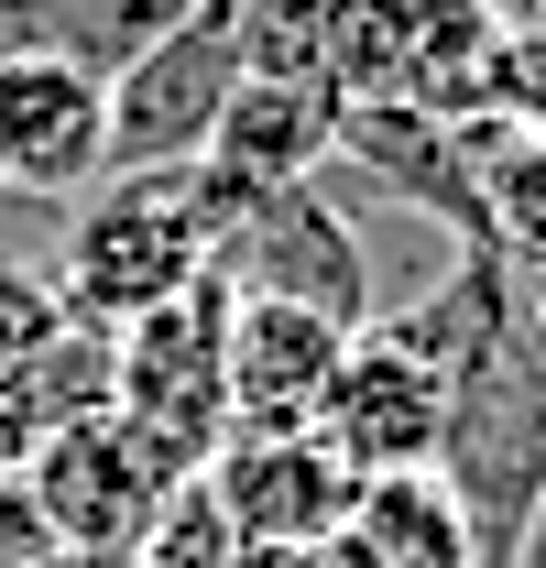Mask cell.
<instances>
[{
    "label": "cell",
    "instance_id": "6",
    "mask_svg": "<svg viewBox=\"0 0 546 568\" xmlns=\"http://www.w3.org/2000/svg\"><path fill=\"white\" fill-rule=\"evenodd\" d=\"M241 88V0H175L110 67V164H198Z\"/></svg>",
    "mask_w": 546,
    "mask_h": 568
},
{
    "label": "cell",
    "instance_id": "9",
    "mask_svg": "<svg viewBox=\"0 0 546 568\" xmlns=\"http://www.w3.org/2000/svg\"><path fill=\"white\" fill-rule=\"evenodd\" d=\"M110 175V77L55 44H0V197L77 209Z\"/></svg>",
    "mask_w": 546,
    "mask_h": 568
},
{
    "label": "cell",
    "instance_id": "2",
    "mask_svg": "<svg viewBox=\"0 0 546 568\" xmlns=\"http://www.w3.org/2000/svg\"><path fill=\"white\" fill-rule=\"evenodd\" d=\"M208 274V186L198 164H110L55 230V295L99 328H132L142 306Z\"/></svg>",
    "mask_w": 546,
    "mask_h": 568
},
{
    "label": "cell",
    "instance_id": "14",
    "mask_svg": "<svg viewBox=\"0 0 546 568\" xmlns=\"http://www.w3.org/2000/svg\"><path fill=\"white\" fill-rule=\"evenodd\" d=\"M350 328L284 295H230V426H306Z\"/></svg>",
    "mask_w": 546,
    "mask_h": 568
},
{
    "label": "cell",
    "instance_id": "12",
    "mask_svg": "<svg viewBox=\"0 0 546 568\" xmlns=\"http://www.w3.org/2000/svg\"><path fill=\"white\" fill-rule=\"evenodd\" d=\"M340 175H361L372 197L437 219L481 241V164H471V121H437V110H405V99H350L340 110Z\"/></svg>",
    "mask_w": 546,
    "mask_h": 568
},
{
    "label": "cell",
    "instance_id": "19",
    "mask_svg": "<svg viewBox=\"0 0 546 568\" xmlns=\"http://www.w3.org/2000/svg\"><path fill=\"white\" fill-rule=\"evenodd\" d=\"M0 568H67L55 525H44V503L22 493V470H0Z\"/></svg>",
    "mask_w": 546,
    "mask_h": 568
},
{
    "label": "cell",
    "instance_id": "4",
    "mask_svg": "<svg viewBox=\"0 0 546 568\" xmlns=\"http://www.w3.org/2000/svg\"><path fill=\"white\" fill-rule=\"evenodd\" d=\"M11 470H22V493L44 503V525H55L67 568H132L142 525H153L164 493L186 481V459H175V448H153L121 405L55 426V437H44V448H22Z\"/></svg>",
    "mask_w": 546,
    "mask_h": 568
},
{
    "label": "cell",
    "instance_id": "11",
    "mask_svg": "<svg viewBox=\"0 0 546 568\" xmlns=\"http://www.w3.org/2000/svg\"><path fill=\"white\" fill-rule=\"evenodd\" d=\"M208 493L230 503V525L252 547H317V536L350 525L361 470H350L317 426H230L208 448Z\"/></svg>",
    "mask_w": 546,
    "mask_h": 568
},
{
    "label": "cell",
    "instance_id": "16",
    "mask_svg": "<svg viewBox=\"0 0 546 568\" xmlns=\"http://www.w3.org/2000/svg\"><path fill=\"white\" fill-rule=\"evenodd\" d=\"M471 164H481V241H503L514 263H546V132L471 121Z\"/></svg>",
    "mask_w": 546,
    "mask_h": 568
},
{
    "label": "cell",
    "instance_id": "5",
    "mask_svg": "<svg viewBox=\"0 0 546 568\" xmlns=\"http://www.w3.org/2000/svg\"><path fill=\"white\" fill-rule=\"evenodd\" d=\"M328 33V88L340 99H405L437 121L481 110V55H492V0H317Z\"/></svg>",
    "mask_w": 546,
    "mask_h": 568
},
{
    "label": "cell",
    "instance_id": "3",
    "mask_svg": "<svg viewBox=\"0 0 546 568\" xmlns=\"http://www.w3.org/2000/svg\"><path fill=\"white\" fill-rule=\"evenodd\" d=\"M208 274L230 284V295L317 306V317H340V328H372V317H383L372 241H361L350 197L328 186V164L295 175V186H208Z\"/></svg>",
    "mask_w": 546,
    "mask_h": 568
},
{
    "label": "cell",
    "instance_id": "7",
    "mask_svg": "<svg viewBox=\"0 0 546 568\" xmlns=\"http://www.w3.org/2000/svg\"><path fill=\"white\" fill-rule=\"evenodd\" d=\"M110 405L153 437V448H175L186 470H208V448L230 437V284L198 274L186 295H164V306H142L132 328H110Z\"/></svg>",
    "mask_w": 546,
    "mask_h": 568
},
{
    "label": "cell",
    "instance_id": "18",
    "mask_svg": "<svg viewBox=\"0 0 546 568\" xmlns=\"http://www.w3.org/2000/svg\"><path fill=\"white\" fill-rule=\"evenodd\" d=\"M471 121L546 132V11H525V22H492V55H481V110H471Z\"/></svg>",
    "mask_w": 546,
    "mask_h": 568
},
{
    "label": "cell",
    "instance_id": "8",
    "mask_svg": "<svg viewBox=\"0 0 546 568\" xmlns=\"http://www.w3.org/2000/svg\"><path fill=\"white\" fill-rule=\"evenodd\" d=\"M110 328L99 317H77L55 274H33V263H11L0 252V470L22 459V448H44L55 426L99 416L110 405Z\"/></svg>",
    "mask_w": 546,
    "mask_h": 568
},
{
    "label": "cell",
    "instance_id": "17",
    "mask_svg": "<svg viewBox=\"0 0 546 568\" xmlns=\"http://www.w3.org/2000/svg\"><path fill=\"white\" fill-rule=\"evenodd\" d=\"M132 568H263V547L230 525V503L208 493V470H186V481L164 493V514L142 525Z\"/></svg>",
    "mask_w": 546,
    "mask_h": 568
},
{
    "label": "cell",
    "instance_id": "15",
    "mask_svg": "<svg viewBox=\"0 0 546 568\" xmlns=\"http://www.w3.org/2000/svg\"><path fill=\"white\" fill-rule=\"evenodd\" d=\"M340 536H350L361 568H481V547H471V525H459V503H448L437 470L361 481V503H350Z\"/></svg>",
    "mask_w": 546,
    "mask_h": 568
},
{
    "label": "cell",
    "instance_id": "20",
    "mask_svg": "<svg viewBox=\"0 0 546 568\" xmlns=\"http://www.w3.org/2000/svg\"><path fill=\"white\" fill-rule=\"evenodd\" d=\"M503 568H546V514H536V536H525V547H514Z\"/></svg>",
    "mask_w": 546,
    "mask_h": 568
},
{
    "label": "cell",
    "instance_id": "1",
    "mask_svg": "<svg viewBox=\"0 0 546 568\" xmlns=\"http://www.w3.org/2000/svg\"><path fill=\"white\" fill-rule=\"evenodd\" d=\"M437 481L459 503L481 568H503L536 536V514H546V263H514V306L448 372Z\"/></svg>",
    "mask_w": 546,
    "mask_h": 568
},
{
    "label": "cell",
    "instance_id": "13",
    "mask_svg": "<svg viewBox=\"0 0 546 568\" xmlns=\"http://www.w3.org/2000/svg\"><path fill=\"white\" fill-rule=\"evenodd\" d=\"M340 110L350 99L328 77H241L198 153V175L208 186H295V175H317L340 153Z\"/></svg>",
    "mask_w": 546,
    "mask_h": 568
},
{
    "label": "cell",
    "instance_id": "10",
    "mask_svg": "<svg viewBox=\"0 0 546 568\" xmlns=\"http://www.w3.org/2000/svg\"><path fill=\"white\" fill-rule=\"evenodd\" d=\"M317 437L340 448L361 481H394V470H437V437H448V372L394 339V328H350L340 372L317 394Z\"/></svg>",
    "mask_w": 546,
    "mask_h": 568
}]
</instances>
